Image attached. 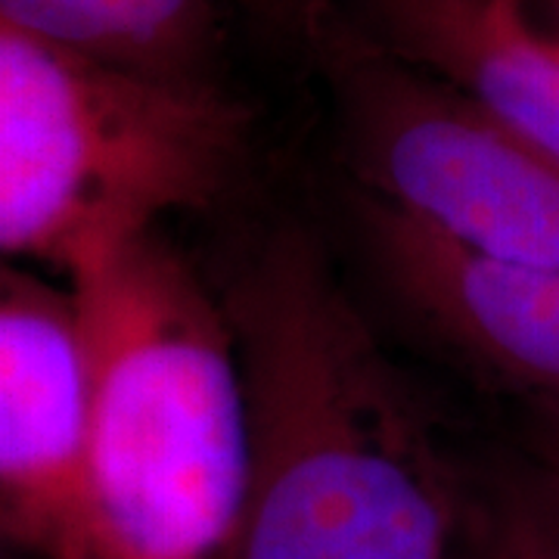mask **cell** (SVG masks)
Returning <instances> with one entry per match:
<instances>
[{
    "mask_svg": "<svg viewBox=\"0 0 559 559\" xmlns=\"http://www.w3.org/2000/svg\"><path fill=\"white\" fill-rule=\"evenodd\" d=\"M252 426L237 559H476V522L417 401L299 237L227 299Z\"/></svg>",
    "mask_w": 559,
    "mask_h": 559,
    "instance_id": "6da1fadb",
    "label": "cell"
},
{
    "mask_svg": "<svg viewBox=\"0 0 559 559\" xmlns=\"http://www.w3.org/2000/svg\"><path fill=\"white\" fill-rule=\"evenodd\" d=\"M62 280L94 377L81 559H237L252 426L227 308L159 230Z\"/></svg>",
    "mask_w": 559,
    "mask_h": 559,
    "instance_id": "7a4b0ae2",
    "label": "cell"
},
{
    "mask_svg": "<svg viewBox=\"0 0 559 559\" xmlns=\"http://www.w3.org/2000/svg\"><path fill=\"white\" fill-rule=\"evenodd\" d=\"M240 121L202 81L153 79L0 20V261L66 277L221 190Z\"/></svg>",
    "mask_w": 559,
    "mask_h": 559,
    "instance_id": "3957f363",
    "label": "cell"
},
{
    "mask_svg": "<svg viewBox=\"0 0 559 559\" xmlns=\"http://www.w3.org/2000/svg\"><path fill=\"white\" fill-rule=\"evenodd\" d=\"M352 146L380 209L460 252L559 271V162L444 81L370 75Z\"/></svg>",
    "mask_w": 559,
    "mask_h": 559,
    "instance_id": "277c9868",
    "label": "cell"
},
{
    "mask_svg": "<svg viewBox=\"0 0 559 559\" xmlns=\"http://www.w3.org/2000/svg\"><path fill=\"white\" fill-rule=\"evenodd\" d=\"M91 382L69 283L0 261V532L35 559H81Z\"/></svg>",
    "mask_w": 559,
    "mask_h": 559,
    "instance_id": "5b68a950",
    "label": "cell"
},
{
    "mask_svg": "<svg viewBox=\"0 0 559 559\" xmlns=\"http://www.w3.org/2000/svg\"><path fill=\"white\" fill-rule=\"evenodd\" d=\"M367 246L399 301L491 373L559 411V271L460 252L367 205Z\"/></svg>",
    "mask_w": 559,
    "mask_h": 559,
    "instance_id": "8992f818",
    "label": "cell"
},
{
    "mask_svg": "<svg viewBox=\"0 0 559 559\" xmlns=\"http://www.w3.org/2000/svg\"><path fill=\"white\" fill-rule=\"evenodd\" d=\"M389 16L414 60L559 162V53L498 0H389Z\"/></svg>",
    "mask_w": 559,
    "mask_h": 559,
    "instance_id": "52a82bcc",
    "label": "cell"
},
{
    "mask_svg": "<svg viewBox=\"0 0 559 559\" xmlns=\"http://www.w3.org/2000/svg\"><path fill=\"white\" fill-rule=\"evenodd\" d=\"M0 20L128 72L200 81L209 0H0Z\"/></svg>",
    "mask_w": 559,
    "mask_h": 559,
    "instance_id": "ba28073f",
    "label": "cell"
},
{
    "mask_svg": "<svg viewBox=\"0 0 559 559\" xmlns=\"http://www.w3.org/2000/svg\"><path fill=\"white\" fill-rule=\"evenodd\" d=\"M485 559H559V495L538 479L500 507Z\"/></svg>",
    "mask_w": 559,
    "mask_h": 559,
    "instance_id": "9c48e42d",
    "label": "cell"
},
{
    "mask_svg": "<svg viewBox=\"0 0 559 559\" xmlns=\"http://www.w3.org/2000/svg\"><path fill=\"white\" fill-rule=\"evenodd\" d=\"M498 3L528 38L559 53V0H498Z\"/></svg>",
    "mask_w": 559,
    "mask_h": 559,
    "instance_id": "30bf717a",
    "label": "cell"
},
{
    "mask_svg": "<svg viewBox=\"0 0 559 559\" xmlns=\"http://www.w3.org/2000/svg\"><path fill=\"white\" fill-rule=\"evenodd\" d=\"M554 491L559 495V411H550L547 436H544V476Z\"/></svg>",
    "mask_w": 559,
    "mask_h": 559,
    "instance_id": "8fae6325",
    "label": "cell"
},
{
    "mask_svg": "<svg viewBox=\"0 0 559 559\" xmlns=\"http://www.w3.org/2000/svg\"><path fill=\"white\" fill-rule=\"evenodd\" d=\"M0 559H35L28 550H22L20 544L13 538H7L3 532H0Z\"/></svg>",
    "mask_w": 559,
    "mask_h": 559,
    "instance_id": "7c38bea8",
    "label": "cell"
}]
</instances>
